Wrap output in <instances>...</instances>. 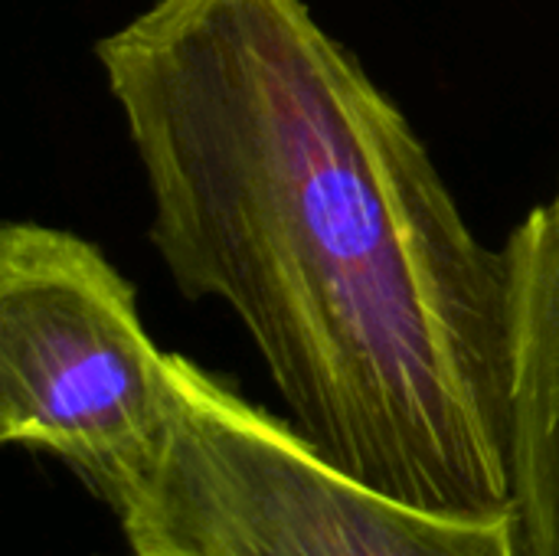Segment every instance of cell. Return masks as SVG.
<instances>
[{
	"label": "cell",
	"instance_id": "1",
	"mask_svg": "<svg viewBox=\"0 0 559 556\" xmlns=\"http://www.w3.org/2000/svg\"><path fill=\"white\" fill-rule=\"evenodd\" d=\"M187 298L223 301L295 429L419 508L511 511L504 249L305 0H154L98 39Z\"/></svg>",
	"mask_w": 559,
	"mask_h": 556
},
{
	"label": "cell",
	"instance_id": "2",
	"mask_svg": "<svg viewBox=\"0 0 559 556\" xmlns=\"http://www.w3.org/2000/svg\"><path fill=\"white\" fill-rule=\"evenodd\" d=\"M134 556H521L511 511L475 518L393 498L183 354L167 429L115 511Z\"/></svg>",
	"mask_w": 559,
	"mask_h": 556
},
{
	"label": "cell",
	"instance_id": "3",
	"mask_svg": "<svg viewBox=\"0 0 559 556\" xmlns=\"http://www.w3.org/2000/svg\"><path fill=\"white\" fill-rule=\"evenodd\" d=\"M167 429V354L134 285L88 239L0 229V439L59 459L118 511Z\"/></svg>",
	"mask_w": 559,
	"mask_h": 556
},
{
	"label": "cell",
	"instance_id": "4",
	"mask_svg": "<svg viewBox=\"0 0 559 556\" xmlns=\"http://www.w3.org/2000/svg\"><path fill=\"white\" fill-rule=\"evenodd\" d=\"M504 262L514 537L521 556H559V190L514 226Z\"/></svg>",
	"mask_w": 559,
	"mask_h": 556
}]
</instances>
